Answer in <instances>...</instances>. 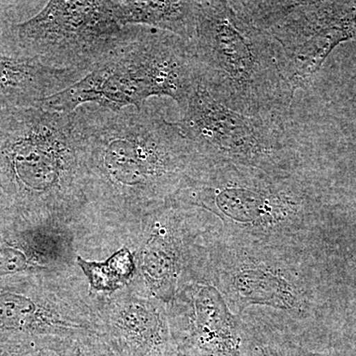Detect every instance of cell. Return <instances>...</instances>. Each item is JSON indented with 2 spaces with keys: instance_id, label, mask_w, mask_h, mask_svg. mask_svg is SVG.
Masks as SVG:
<instances>
[{
  "instance_id": "cell-1",
  "label": "cell",
  "mask_w": 356,
  "mask_h": 356,
  "mask_svg": "<svg viewBox=\"0 0 356 356\" xmlns=\"http://www.w3.org/2000/svg\"><path fill=\"white\" fill-rule=\"evenodd\" d=\"M77 144L91 216L103 233L170 203L205 161L178 122L149 108L74 110Z\"/></svg>"
},
{
  "instance_id": "cell-2",
  "label": "cell",
  "mask_w": 356,
  "mask_h": 356,
  "mask_svg": "<svg viewBox=\"0 0 356 356\" xmlns=\"http://www.w3.org/2000/svg\"><path fill=\"white\" fill-rule=\"evenodd\" d=\"M170 203L209 214L222 242L306 254L313 204L301 170L205 163Z\"/></svg>"
},
{
  "instance_id": "cell-3",
  "label": "cell",
  "mask_w": 356,
  "mask_h": 356,
  "mask_svg": "<svg viewBox=\"0 0 356 356\" xmlns=\"http://www.w3.org/2000/svg\"><path fill=\"white\" fill-rule=\"evenodd\" d=\"M191 44L201 86L248 116L286 120L296 91L278 44L232 1H199Z\"/></svg>"
},
{
  "instance_id": "cell-4",
  "label": "cell",
  "mask_w": 356,
  "mask_h": 356,
  "mask_svg": "<svg viewBox=\"0 0 356 356\" xmlns=\"http://www.w3.org/2000/svg\"><path fill=\"white\" fill-rule=\"evenodd\" d=\"M0 189L20 214H88L74 112L30 107L0 113Z\"/></svg>"
},
{
  "instance_id": "cell-5",
  "label": "cell",
  "mask_w": 356,
  "mask_h": 356,
  "mask_svg": "<svg viewBox=\"0 0 356 356\" xmlns=\"http://www.w3.org/2000/svg\"><path fill=\"white\" fill-rule=\"evenodd\" d=\"M191 42L172 33L142 27L86 76L38 107L72 113L86 104L120 111L142 108L153 96H166L180 111L200 86Z\"/></svg>"
},
{
  "instance_id": "cell-6",
  "label": "cell",
  "mask_w": 356,
  "mask_h": 356,
  "mask_svg": "<svg viewBox=\"0 0 356 356\" xmlns=\"http://www.w3.org/2000/svg\"><path fill=\"white\" fill-rule=\"evenodd\" d=\"M206 262L234 313L269 311L273 315L261 318L301 339L312 302L306 254L233 245L215 233L208 242Z\"/></svg>"
},
{
  "instance_id": "cell-7",
  "label": "cell",
  "mask_w": 356,
  "mask_h": 356,
  "mask_svg": "<svg viewBox=\"0 0 356 356\" xmlns=\"http://www.w3.org/2000/svg\"><path fill=\"white\" fill-rule=\"evenodd\" d=\"M122 25L111 1L47 2L28 20H13L9 36L25 55L57 69L91 70L135 36Z\"/></svg>"
},
{
  "instance_id": "cell-8",
  "label": "cell",
  "mask_w": 356,
  "mask_h": 356,
  "mask_svg": "<svg viewBox=\"0 0 356 356\" xmlns=\"http://www.w3.org/2000/svg\"><path fill=\"white\" fill-rule=\"evenodd\" d=\"M180 112L178 124L206 163L266 172L301 170L286 120L234 111L214 99L201 83Z\"/></svg>"
},
{
  "instance_id": "cell-9",
  "label": "cell",
  "mask_w": 356,
  "mask_h": 356,
  "mask_svg": "<svg viewBox=\"0 0 356 356\" xmlns=\"http://www.w3.org/2000/svg\"><path fill=\"white\" fill-rule=\"evenodd\" d=\"M232 2L278 44L295 91L337 44L356 37V1Z\"/></svg>"
},
{
  "instance_id": "cell-10",
  "label": "cell",
  "mask_w": 356,
  "mask_h": 356,
  "mask_svg": "<svg viewBox=\"0 0 356 356\" xmlns=\"http://www.w3.org/2000/svg\"><path fill=\"white\" fill-rule=\"evenodd\" d=\"M214 229V220L196 208L168 203L124 227L121 247L134 252L136 275L132 286L170 304L184 274Z\"/></svg>"
},
{
  "instance_id": "cell-11",
  "label": "cell",
  "mask_w": 356,
  "mask_h": 356,
  "mask_svg": "<svg viewBox=\"0 0 356 356\" xmlns=\"http://www.w3.org/2000/svg\"><path fill=\"white\" fill-rule=\"evenodd\" d=\"M199 250L175 298L166 305L177 356H252L254 332L245 315L231 310Z\"/></svg>"
},
{
  "instance_id": "cell-12",
  "label": "cell",
  "mask_w": 356,
  "mask_h": 356,
  "mask_svg": "<svg viewBox=\"0 0 356 356\" xmlns=\"http://www.w3.org/2000/svg\"><path fill=\"white\" fill-rule=\"evenodd\" d=\"M103 341L116 356H175L166 304L132 285L92 294Z\"/></svg>"
},
{
  "instance_id": "cell-13",
  "label": "cell",
  "mask_w": 356,
  "mask_h": 356,
  "mask_svg": "<svg viewBox=\"0 0 356 356\" xmlns=\"http://www.w3.org/2000/svg\"><path fill=\"white\" fill-rule=\"evenodd\" d=\"M84 70L57 69L25 55L0 29V113L38 107L88 74Z\"/></svg>"
},
{
  "instance_id": "cell-14",
  "label": "cell",
  "mask_w": 356,
  "mask_h": 356,
  "mask_svg": "<svg viewBox=\"0 0 356 356\" xmlns=\"http://www.w3.org/2000/svg\"><path fill=\"white\" fill-rule=\"evenodd\" d=\"M117 20L124 26H142L172 33L191 42L195 33L199 1H111Z\"/></svg>"
},
{
  "instance_id": "cell-15",
  "label": "cell",
  "mask_w": 356,
  "mask_h": 356,
  "mask_svg": "<svg viewBox=\"0 0 356 356\" xmlns=\"http://www.w3.org/2000/svg\"><path fill=\"white\" fill-rule=\"evenodd\" d=\"M76 264L86 277L89 291L95 295L113 294L130 286L136 275L135 257L127 245L119 248L106 261H91L79 254Z\"/></svg>"
},
{
  "instance_id": "cell-16",
  "label": "cell",
  "mask_w": 356,
  "mask_h": 356,
  "mask_svg": "<svg viewBox=\"0 0 356 356\" xmlns=\"http://www.w3.org/2000/svg\"><path fill=\"white\" fill-rule=\"evenodd\" d=\"M254 332L252 356H294V339L290 332L255 316H247Z\"/></svg>"
},
{
  "instance_id": "cell-17",
  "label": "cell",
  "mask_w": 356,
  "mask_h": 356,
  "mask_svg": "<svg viewBox=\"0 0 356 356\" xmlns=\"http://www.w3.org/2000/svg\"><path fill=\"white\" fill-rule=\"evenodd\" d=\"M58 356H116L97 334H86L67 339L56 350Z\"/></svg>"
},
{
  "instance_id": "cell-18",
  "label": "cell",
  "mask_w": 356,
  "mask_h": 356,
  "mask_svg": "<svg viewBox=\"0 0 356 356\" xmlns=\"http://www.w3.org/2000/svg\"><path fill=\"white\" fill-rule=\"evenodd\" d=\"M0 356H58L56 350H37L31 351H0Z\"/></svg>"
},
{
  "instance_id": "cell-19",
  "label": "cell",
  "mask_w": 356,
  "mask_h": 356,
  "mask_svg": "<svg viewBox=\"0 0 356 356\" xmlns=\"http://www.w3.org/2000/svg\"><path fill=\"white\" fill-rule=\"evenodd\" d=\"M175 356H177V355H175Z\"/></svg>"
}]
</instances>
